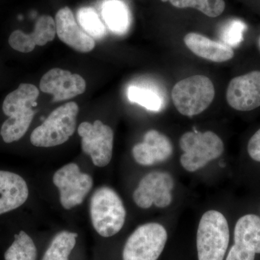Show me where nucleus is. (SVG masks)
Returning a JSON list of instances; mask_svg holds the SVG:
<instances>
[{
    "instance_id": "nucleus-7",
    "label": "nucleus",
    "mask_w": 260,
    "mask_h": 260,
    "mask_svg": "<svg viewBox=\"0 0 260 260\" xmlns=\"http://www.w3.org/2000/svg\"><path fill=\"white\" fill-rule=\"evenodd\" d=\"M165 228L158 223L140 225L126 241L123 260H157L167 244Z\"/></svg>"
},
{
    "instance_id": "nucleus-8",
    "label": "nucleus",
    "mask_w": 260,
    "mask_h": 260,
    "mask_svg": "<svg viewBox=\"0 0 260 260\" xmlns=\"http://www.w3.org/2000/svg\"><path fill=\"white\" fill-rule=\"evenodd\" d=\"M78 134L84 153L90 157L94 165L104 167L110 162L114 146V132L110 126L100 120L93 124L85 121L78 127Z\"/></svg>"
},
{
    "instance_id": "nucleus-20",
    "label": "nucleus",
    "mask_w": 260,
    "mask_h": 260,
    "mask_svg": "<svg viewBox=\"0 0 260 260\" xmlns=\"http://www.w3.org/2000/svg\"><path fill=\"white\" fill-rule=\"evenodd\" d=\"M78 234L61 232L56 234L48 247L42 260H69L71 251L76 244Z\"/></svg>"
},
{
    "instance_id": "nucleus-9",
    "label": "nucleus",
    "mask_w": 260,
    "mask_h": 260,
    "mask_svg": "<svg viewBox=\"0 0 260 260\" xmlns=\"http://www.w3.org/2000/svg\"><path fill=\"white\" fill-rule=\"evenodd\" d=\"M54 185L60 193L61 204L70 210L83 203L93 186V179L80 172L77 164H69L61 167L53 177Z\"/></svg>"
},
{
    "instance_id": "nucleus-3",
    "label": "nucleus",
    "mask_w": 260,
    "mask_h": 260,
    "mask_svg": "<svg viewBox=\"0 0 260 260\" xmlns=\"http://www.w3.org/2000/svg\"><path fill=\"white\" fill-rule=\"evenodd\" d=\"M229 239V224L223 214L213 210L203 214L197 233L198 260H223Z\"/></svg>"
},
{
    "instance_id": "nucleus-18",
    "label": "nucleus",
    "mask_w": 260,
    "mask_h": 260,
    "mask_svg": "<svg viewBox=\"0 0 260 260\" xmlns=\"http://www.w3.org/2000/svg\"><path fill=\"white\" fill-rule=\"evenodd\" d=\"M184 42L195 55L214 62L227 61L234 56L232 47L223 43L214 42L198 32L186 34Z\"/></svg>"
},
{
    "instance_id": "nucleus-17",
    "label": "nucleus",
    "mask_w": 260,
    "mask_h": 260,
    "mask_svg": "<svg viewBox=\"0 0 260 260\" xmlns=\"http://www.w3.org/2000/svg\"><path fill=\"white\" fill-rule=\"evenodd\" d=\"M28 198L23 178L15 173L0 171V215L21 206Z\"/></svg>"
},
{
    "instance_id": "nucleus-12",
    "label": "nucleus",
    "mask_w": 260,
    "mask_h": 260,
    "mask_svg": "<svg viewBox=\"0 0 260 260\" xmlns=\"http://www.w3.org/2000/svg\"><path fill=\"white\" fill-rule=\"evenodd\" d=\"M226 100L231 107L249 112L260 107V71L233 78L228 85Z\"/></svg>"
},
{
    "instance_id": "nucleus-13",
    "label": "nucleus",
    "mask_w": 260,
    "mask_h": 260,
    "mask_svg": "<svg viewBox=\"0 0 260 260\" xmlns=\"http://www.w3.org/2000/svg\"><path fill=\"white\" fill-rule=\"evenodd\" d=\"M39 86L42 92L53 95V102H59L83 94L86 89V83L81 75L54 68L44 75Z\"/></svg>"
},
{
    "instance_id": "nucleus-6",
    "label": "nucleus",
    "mask_w": 260,
    "mask_h": 260,
    "mask_svg": "<svg viewBox=\"0 0 260 260\" xmlns=\"http://www.w3.org/2000/svg\"><path fill=\"white\" fill-rule=\"evenodd\" d=\"M179 145L184 152L180 158L181 166L189 172L203 169L224 151L223 141L211 131L187 132L181 137Z\"/></svg>"
},
{
    "instance_id": "nucleus-14",
    "label": "nucleus",
    "mask_w": 260,
    "mask_h": 260,
    "mask_svg": "<svg viewBox=\"0 0 260 260\" xmlns=\"http://www.w3.org/2000/svg\"><path fill=\"white\" fill-rule=\"evenodd\" d=\"M54 20L56 34L61 42L78 52L93 50L95 47L94 39L80 27L70 8L64 7L59 10Z\"/></svg>"
},
{
    "instance_id": "nucleus-27",
    "label": "nucleus",
    "mask_w": 260,
    "mask_h": 260,
    "mask_svg": "<svg viewBox=\"0 0 260 260\" xmlns=\"http://www.w3.org/2000/svg\"><path fill=\"white\" fill-rule=\"evenodd\" d=\"M162 1H169V0H162Z\"/></svg>"
},
{
    "instance_id": "nucleus-25",
    "label": "nucleus",
    "mask_w": 260,
    "mask_h": 260,
    "mask_svg": "<svg viewBox=\"0 0 260 260\" xmlns=\"http://www.w3.org/2000/svg\"><path fill=\"white\" fill-rule=\"evenodd\" d=\"M246 28L245 23L239 20L228 22L222 28L220 38L223 44L229 47H237L243 41V34Z\"/></svg>"
},
{
    "instance_id": "nucleus-4",
    "label": "nucleus",
    "mask_w": 260,
    "mask_h": 260,
    "mask_svg": "<svg viewBox=\"0 0 260 260\" xmlns=\"http://www.w3.org/2000/svg\"><path fill=\"white\" fill-rule=\"evenodd\" d=\"M79 107L69 102L56 108L45 121L32 131V145L41 148H50L66 143L75 133Z\"/></svg>"
},
{
    "instance_id": "nucleus-28",
    "label": "nucleus",
    "mask_w": 260,
    "mask_h": 260,
    "mask_svg": "<svg viewBox=\"0 0 260 260\" xmlns=\"http://www.w3.org/2000/svg\"><path fill=\"white\" fill-rule=\"evenodd\" d=\"M259 44H260V41H259Z\"/></svg>"
},
{
    "instance_id": "nucleus-11",
    "label": "nucleus",
    "mask_w": 260,
    "mask_h": 260,
    "mask_svg": "<svg viewBox=\"0 0 260 260\" xmlns=\"http://www.w3.org/2000/svg\"><path fill=\"white\" fill-rule=\"evenodd\" d=\"M256 254H260V218L248 214L236 224L234 244L225 260H254Z\"/></svg>"
},
{
    "instance_id": "nucleus-19",
    "label": "nucleus",
    "mask_w": 260,
    "mask_h": 260,
    "mask_svg": "<svg viewBox=\"0 0 260 260\" xmlns=\"http://www.w3.org/2000/svg\"><path fill=\"white\" fill-rule=\"evenodd\" d=\"M102 15L107 26L115 34H124L129 28V10L120 0H107L103 5Z\"/></svg>"
},
{
    "instance_id": "nucleus-15",
    "label": "nucleus",
    "mask_w": 260,
    "mask_h": 260,
    "mask_svg": "<svg viewBox=\"0 0 260 260\" xmlns=\"http://www.w3.org/2000/svg\"><path fill=\"white\" fill-rule=\"evenodd\" d=\"M174 148L165 135L150 129L144 135L143 141L135 145L133 155L135 161L142 166H153L167 161L172 157Z\"/></svg>"
},
{
    "instance_id": "nucleus-21",
    "label": "nucleus",
    "mask_w": 260,
    "mask_h": 260,
    "mask_svg": "<svg viewBox=\"0 0 260 260\" xmlns=\"http://www.w3.org/2000/svg\"><path fill=\"white\" fill-rule=\"evenodd\" d=\"M37 249L31 238L21 231L5 253V260H37Z\"/></svg>"
},
{
    "instance_id": "nucleus-16",
    "label": "nucleus",
    "mask_w": 260,
    "mask_h": 260,
    "mask_svg": "<svg viewBox=\"0 0 260 260\" xmlns=\"http://www.w3.org/2000/svg\"><path fill=\"white\" fill-rule=\"evenodd\" d=\"M56 34L55 20L49 15H42L30 34L16 30L10 34L9 44L15 50L23 53L31 52L37 46H44L52 42Z\"/></svg>"
},
{
    "instance_id": "nucleus-2",
    "label": "nucleus",
    "mask_w": 260,
    "mask_h": 260,
    "mask_svg": "<svg viewBox=\"0 0 260 260\" xmlns=\"http://www.w3.org/2000/svg\"><path fill=\"white\" fill-rule=\"evenodd\" d=\"M90 213L94 229L103 237L115 235L125 222L126 213L122 200L108 186H102L93 193Z\"/></svg>"
},
{
    "instance_id": "nucleus-26",
    "label": "nucleus",
    "mask_w": 260,
    "mask_h": 260,
    "mask_svg": "<svg viewBox=\"0 0 260 260\" xmlns=\"http://www.w3.org/2000/svg\"><path fill=\"white\" fill-rule=\"evenodd\" d=\"M248 153L251 159L260 162V129L251 137L248 143Z\"/></svg>"
},
{
    "instance_id": "nucleus-23",
    "label": "nucleus",
    "mask_w": 260,
    "mask_h": 260,
    "mask_svg": "<svg viewBox=\"0 0 260 260\" xmlns=\"http://www.w3.org/2000/svg\"><path fill=\"white\" fill-rule=\"evenodd\" d=\"M175 8H194L210 18L220 16L225 10L224 0H169Z\"/></svg>"
},
{
    "instance_id": "nucleus-24",
    "label": "nucleus",
    "mask_w": 260,
    "mask_h": 260,
    "mask_svg": "<svg viewBox=\"0 0 260 260\" xmlns=\"http://www.w3.org/2000/svg\"><path fill=\"white\" fill-rule=\"evenodd\" d=\"M128 99L148 110L159 112L162 107V100L158 94L147 88L130 86L127 90Z\"/></svg>"
},
{
    "instance_id": "nucleus-1",
    "label": "nucleus",
    "mask_w": 260,
    "mask_h": 260,
    "mask_svg": "<svg viewBox=\"0 0 260 260\" xmlns=\"http://www.w3.org/2000/svg\"><path fill=\"white\" fill-rule=\"evenodd\" d=\"M39 90L32 84L23 83L8 94L3 102V110L9 116L3 123L0 135L6 143L21 139L28 131L35 115Z\"/></svg>"
},
{
    "instance_id": "nucleus-5",
    "label": "nucleus",
    "mask_w": 260,
    "mask_h": 260,
    "mask_svg": "<svg viewBox=\"0 0 260 260\" xmlns=\"http://www.w3.org/2000/svg\"><path fill=\"white\" fill-rule=\"evenodd\" d=\"M215 94V87L210 78L195 75L176 83L172 89V97L178 112L191 117L208 109Z\"/></svg>"
},
{
    "instance_id": "nucleus-10",
    "label": "nucleus",
    "mask_w": 260,
    "mask_h": 260,
    "mask_svg": "<svg viewBox=\"0 0 260 260\" xmlns=\"http://www.w3.org/2000/svg\"><path fill=\"white\" fill-rule=\"evenodd\" d=\"M174 187V178L169 172L155 171L140 181L133 194V200L143 209H148L153 205L160 208H167L172 203Z\"/></svg>"
},
{
    "instance_id": "nucleus-22",
    "label": "nucleus",
    "mask_w": 260,
    "mask_h": 260,
    "mask_svg": "<svg viewBox=\"0 0 260 260\" xmlns=\"http://www.w3.org/2000/svg\"><path fill=\"white\" fill-rule=\"evenodd\" d=\"M77 20L80 27L93 39H102L105 35V25L93 8H80L77 13Z\"/></svg>"
}]
</instances>
